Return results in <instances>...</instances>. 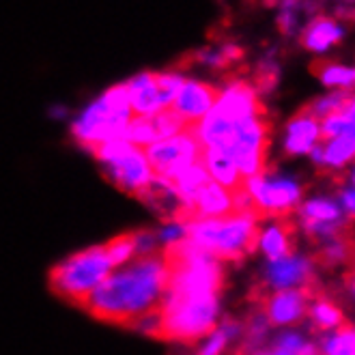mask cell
Here are the masks:
<instances>
[{"label":"cell","mask_w":355,"mask_h":355,"mask_svg":"<svg viewBox=\"0 0 355 355\" xmlns=\"http://www.w3.org/2000/svg\"><path fill=\"white\" fill-rule=\"evenodd\" d=\"M103 175H106L119 190H123L125 194H130L134 198H138L144 187L155 179L147 151L140 147H134L128 155L119 157L112 164H103Z\"/></svg>","instance_id":"obj_10"},{"label":"cell","mask_w":355,"mask_h":355,"mask_svg":"<svg viewBox=\"0 0 355 355\" xmlns=\"http://www.w3.org/2000/svg\"><path fill=\"white\" fill-rule=\"evenodd\" d=\"M355 157V138L338 136L325 147V166L331 171L345 168V166Z\"/></svg>","instance_id":"obj_26"},{"label":"cell","mask_w":355,"mask_h":355,"mask_svg":"<svg viewBox=\"0 0 355 355\" xmlns=\"http://www.w3.org/2000/svg\"><path fill=\"white\" fill-rule=\"evenodd\" d=\"M310 323H312V331L315 334H323L329 329H340L343 325H347L349 321L345 319L343 310L334 304L325 293H321L310 306Z\"/></svg>","instance_id":"obj_18"},{"label":"cell","mask_w":355,"mask_h":355,"mask_svg":"<svg viewBox=\"0 0 355 355\" xmlns=\"http://www.w3.org/2000/svg\"><path fill=\"white\" fill-rule=\"evenodd\" d=\"M306 345L308 343L302 336H297V334H282V336H278V340H276L278 349H284V351L293 353V355H302Z\"/></svg>","instance_id":"obj_32"},{"label":"cell","mask_w":355,"mask_h":355,"mask_svg":"<svg viewBox=\"0 0 355 355\" xmlns=\"http://www.w3.org/2000/svg\"><path fill=\"white\" fill-rule=\"evenodd\" d=\"M338 17H345V19H355V9H345V7H340V9H338Z\"/></svg>","instance_id":"obj_37"},{"label":"cell","mask_w":355,"mask_h":355,"mask_svg":"<svg viewBox=\"0 0 355 355\" xmlns=\"http://www.w3.org/2000/svg\"><path fill=\"white\" fill-rule=\"evenodd\" d=\"M211 112L231 123H241L248 119L269 114L267 108L263 106V101L259 99V91L254 89V85L243 80L231 82V87L222 91V97Z\"/></svg>","instance_id":"obj_11"},{"label":"cell","mask_w":355,"mask_h":355,"mask_svg":"<svg viewBox=\"0 0 355 355\" xmlns=\"http://www.w3.org/2000/svg\"><path fill=\"white\" fill-rule=\"evenodd\" d=\"M209 183H211V175H209L205 162H198V164L190 166V168H187L173 185L179 192V196L185 200V205H192Z\"/></svg>","instance_id":"obj_20"},{"label":"cell","mask_w":355,"mask_h":355,"mask_svg":"<svg viewBox=\"0 0 355 355\" xmlns=\"http://www.w3.org/2000/svg\"><path fill=\"white\" fill-rule=\"evenodd\" d=\"M194 125L187 132L179 134V136L159 140V142H155V144H151V147L144 149V151H147L151 168H153V175L157 179L175 183L187 168H190V166L202 162V155H205L207 147L198 138Z\"/></svg>","instance_id":"obj_5"},{"label":"cell","mask_w":355,"mask_h":355,"mask_svg":"<svg viewBox=\"0 0 355 355\" xmlns=\"http://www.w3.org/2000/svg\"><path fill=\"white\" fill-rule=\"evenodd\" d=\"M340 200H343V207L347 209V216L355 222V187L353 190L340 192Z\"/></svg>","instance_id":"obj_34"},{"label":"cell","mask_w":355,"mask_h":355,"mask_svg":"<svg viewBox=\"0 0 355 355\" xmlns=\"http://www.w3.org/2000/svg\"><path fill=\"white\" fill-rule=\"evenodd\" d=\"M151 121H153V128H155V134H157V142L166 140V138H173V136H179V134H183V132H187L192 128V123L185 121L175 108L159 110L157 114L151 116Z\"/></svg>","instance_id":"obj_25"},{"label":"cell","mask_w":355,"mask_h":355,"mask_svg":"<svg viewBox=\"0 0 355 355\" xmlns=\"http://www.w3.org/2000/svg\"><path fill=\"white\" fill-rule=\"evenodd\" d=\"M171 271L159 250L151 257H138L132 265L110 274L80 308L97 321L134 329L140 319L162 310Z\"/></svg>","instance_id":"obj_1"},{"label":"cell","mask_w":355,"mask_h":355,"mask_svg":"<svg viewBox=\"0 0 355 355\" xmlns=\"http://www.w3.org/2000/svg\"><path fill=\"white\" fill-rule=\"evenodd\" d=\"M220 297H194L162 304V325L157 329L159 340H175L194 345L218 329Z\"/></svg>","instance_id":"obj_4"},{"label":"cell","mask_w":355,"mask_h":355,"mask_svg":"<svg viewBox=\"0 0 355 355\" xmlns=\"http://www.w3.org/2000/svg\"><path fill=\"white\" fill-rule=\"evenodd\" d=\"M321 138L319 121L308 114L304 108L288 121V138H286V155H302L315 149V142Z\"/></svg>","instance_id":"obj_16"},{"label":"cell","mask_w":355,"mask_h":355,"mask_svg":"<svg viewBox=\"0 0 355 355\" xmlns=\"http://www.w3.org/2000/svg\"><path fill=\"white\" fill-rule=\"evenodd\" d=\"M202 162L207 166L209 175H211V179L216 183H220L222 187H226L231 194H239V192L248 190V179L239 171L235 159L226 151H222L218 147H207Z\"/></svg>","instance_id":"obj_13"},{"label":"cell","mask_w":355,"mask_h":355,"mask_svg":"<svg viewBox=\"0 0 355 355\" xmlns=\"http://www.w3.org/2000/svg\"><path fill=\"white\" fill-rule=\"evenodd\" d=\"M347 265H349V269H355V243H353V248H351V254H349Z\"/></svg>","instance_id":"obj_38"},{"label":"cell","mask_w":355,"mask_h":355,"mask_svg":"<svg viewBox=\"0 0 355 355\" xmlns=\"http://www.w3.org/2000/svg\"><path fill=\"white\" fill-rule=\"evenodd\" d=\"M276 24H278V31L282 35H293L295 31V24H297V17L293 11H282L276 19Z\"/></svg>","instance_id":"obj_33"},{"label":"cell","mask_w":355,"mask_h":355,"mask_svg":"<svg viewBox=\"0 0 355 355\" xmlns=\"http://www.w3.org/2000/svg\"><path fill=\"white\" fill-rule=\"evenodd\" d=\"M128 87L132 93L134 116H153L164 110L157 91V73H140L128 82Z\"/></svg>","instance_id":"obj_17"},{"label":"cell","mask_w":355,"mask_h":355,"mask_svg":"<svg viewBox=\"0 0 355 355\" xmlns=\"http://www.w3.org/2000/svg\"><path fill=\"white\" fill-rule=\"evenodd\" d=\"M280 5L284 7V11H293L295 7L302 5V0H280Z\"/></svg>","instance_id":"obj_36"},{"label":"cell","mask_w":355,"mask_h":355,"mask_svg":"<svg viewBox=\"0 0 355 355\" xmlns=\"http://www.w3.org/2000/svg\"><path fill=\"white\" fill-rule=\"evenodd\" d=\"M254 89L259 93H269L274 91V87L278 85V67L274 65V62L269 60H263L259 69H257V76H254Z\"/></svg>","instance_id":"obj_30"},{"label":"cell","mask_w":355,"mask_h":355,"mask_svg":"<svg viewBox=\"0 0 355 355\" xmlns=\"http://www.w3.org/2000/svg\"><path fill=\"white\" fill-rule=\"evenodd\" d=\"M183 85H185V80L177 73H157V91H159V99L164 108L173 106Z\"/></svg>","instance_id":"obj_29"},{"label":"cell","mask_w":355,"mask_h":355,"mask_svg":"<svg viewBox=\"0 0 355 355\" xmlns=\"http://www.w3.org/2000/svg\"><path fill=\"white\" fill-rule=\"evenodd\" d=\"M248 192L254 198L263 220L291 216L302 198V187L291 179L274 177V168L248 179Z\"/></svg>","instance_id":"obj_6"},{"label":"cell","mask_w":355,"mask_h":355,"mask_svg":"<svg viewBox=\"0 0 355 355\" xmlns=\"http://www.w3.org/2000/svg\"><path fill=\"white\" fill-rule=\"evenodd\" d=\"M106 248V254L112 267H121L128 261H134L138 254V239H136V231L132 233H123L112 237L108 243H103Z\"/></svg>","instance_id":"obj_24"},{"label":"cell","mask_w":355,"mask_h":355,"mask_svg":"<svg viewBox=\"0 0 355 355\" xmlns=\"http://www.w3.org/2000/svg\"><path fill=\"white\" fill-rule=\"evenodd\" d=\"M300 220L302 224H331V222H345L351 220L343 214V209L331 200H310L300 207Z\"/></svg>","instance_id":"obj_21"},{"label":"cell","mask_w":355,"mask_h":355,"mask_svg":"<svg viewBox=\"0 0 355 355\" xmlns=\"http://www.w3.org/2000/svg\"><path fill=\"white\" fill-rule=\"evenodd\" d=\"M349 112H353V114H355V97H353V101H351V106H349Z\"/></svg>","instance_id":"obj_39"},{"label":"cell","mask_w":355,"mask_h":355,"mask_svg":"<svg viewBox=\"0 0 355 355\" xmlns=\"http://www.w3.org/2000/svg\"><path fill=\"white\" fill-rule=\"evenodd\" d=\"M125 140H130L140 149H147L151 144H155L157 134H155L151 116H134L128 128V134H125Z\"/></svg>","instance_id":"obj_28"},{"label":"cell","mask_w":355,"mask_h":355,"mask_svg":"<svg viewBox=\"0 0 355 355\" xmlns=\"http://www.w3.org/2000/svg\"><path fill=\"white\" fill-rule=\"evenodd\" d=\"M317 276H315V263L312 259H300V257H288V259H280V261H269V265L263 271V280L252 286L250 291V297L254 302H261L269 295L271 291H286V288H302V286H310L317 284Z\"/></svg>","instance_id":"obj_9"},{"label":"cell","mask_w":355,"mask_h":355,"mask_svg":"<svg viewBox=\"0 0 355 355\" xmlns=\"http://www.w3.org/2000/svg\"><path fill=\"white\" fill-rule=\"evenodd\" d=\"M323 293L321 284H310L302 288L274 291L257 304L265 312L269 325H295L310 317V306Z\"/></svg>","instance_id":"obj_8"},{"label":"cell","mask_w":355,"mask_h":355,"mask_svg":"<svg viewBox=\"0 0 355 355\" xmlns=\"http://www.w3.org/2000/svg\"><path fill=\"white\" fill-rule=\"evenodd\" d=\"M112 265L106 248L93 245L67 257L48 274V286L54 295L69 304L82 306L93 291L110 276Z\"/></svg>","instance_id":"obj_3"},{"label":"cell","mask_w":355,"mask_h":355,"mask_svg":"<svg viewBox=\"0 0 355 355\" xmlns=\"http://www.w3.org/2000/svg\"><path fill=\"white\" fill-rule=\"evenodd\" d=\"M312 71H315L325 87H343L345 91L355 89V69L353 67H343L336 62H312Z\"/></svg>","instance_id":"obj_22"},{"label":"cell","mask_w":355,"mask_h":355,"mask_svg":"<svg viewBox=\"0 0 355 355\" xmlns=\"http://www.w3.org/2000/svg\"><path fill=\"white\" fill-rule=\"evenodd\" d=\"M190 211H192V222L226 218V216L235 214V198H233L231 192L226 190V187H222L220 183L211 181L196 196V200L190 205Z\"/></svg>","instance_id":"obj_15"},{"label":"cell","mask_w":355,"mask_h":355,"mask_svg":"<svg viewBox=\"0 0 355 355\" xmlns=\"http://www.w3.org/2000/svg\"><path fill=\"white\" fill-rule=\"evenodd\" d=\"M263 222L254 214H233L226 218L196 220L185 226L187 237L196 245L207 250L209 254L226 265H241L243 259L257 252L263 241Z\"/></svg>","instance_id":"obj_2"},{"label":"cell","mask_w":355,"mask_h":355,"mask_svg":"<svg viewBox=\"0 0 355 355\" xmlns=\"http://www.w3.org/2000/svg\"><path fill=\"white\" fill-rule=\"evenodd\" d=\"M228 343H231V336H228L222 327H218L211 336L205 340V345L196 351V355H224Z\"/></svg>","instance_id":"obj_31"},{"label":"cell","mask_w":355,"mask_h":355,"mask_svg":"<svg viewBox=\"0 0 355 355\" xmlns=\"http://www.w3.org/2000/svg\"><path fill=\"white\" fill-rule=\"evenodd\" d=\"M134 116H121L114 114L101 97L93 103L89 110L80 114V119L73 123L71 134L85 149H91L95 144L121 140L128 134V128Z\"/></svg>","instance_id":"obj_7"},{"label":"cell","mask_w":355,"mask_h":355,"mask_svg":"<svg viewBox=\"0 0 355 355\" xmlns=\"http://www.w3.org/2000/svg\"><path fill=\"white\" fill-rule=\"evenodd\" d=\"M353 185H355V173H353Z\"/></svg>","instance_id":"obj_40"},{"label":"cell","mask_w":355,"mask_h":355,"mask_svg":"<svg viewBox=\"0 0 355 355\" xmlns=\"http://www.w3.org/2000/svg\"><path fill=\"white\" fill-rule=\"evenodd\" d=\"M297 224L293 216L278 218L271 224L267 231H263V252L267 254L269 261H280L295 257V248H297Z\"/></svg>","instance_id":"obj_14"},{"label":"cell","mask_w":355,"mask_h":355,"mask_svg":"<svg viewBox=\"0 0 355 355\" xmlns=\"http://www.w3.org/2000/svg\"><path fill=\"white\" fill-rule=\"evenodd\" d=\"M343 282H345V288L355 297V269H349L347 271V274L343 276Z\"/></svg>","instance_id":"obj_35"},{"label":"cell","mask_w":355,"mask_h":355,"mask_svg":"<svg viewBox=\"0 0 355 355\" xmlns=\"http://www.w3.org/2000/svg\"><path fill=\"white\" fill-rule=\"evenodd\" d=\"M220 97H222V91L218 87L205 85V82H196V80H185L179 97L175 99L171 108H175L185 121H190L194 125V123H200L216 108Z\"/></svg>","instance_id":"obj_12"},{"label":"cell","mask_w":355,"mask_h":355,"mask_svg":"<svg viewBox=\"0 0 355 355\" xmlns=\"http://www.w3.org/2000/svg\"><path fill=\"white\" fill-rule=\"evenodd\" d=\"M343 37L340 26L329 17H317L315 22L308 24V28L302 35V46L315 52H325L331 44Z\"/></svg>","instance_id":"obj_19"},{"label":"cell","mask_w":355,"mask_h":355,"mask_svg":"<svg viewBox=\"0 0 355 355\" xmlns=\"http://www.w3.org/2000/svg\"><path fill=\"white\" fill-rule=\"evenodd\" d=\"M351 101H353V97L349 95V91H338V93H331L327 97H321L317 101L308 103V106H304V110L315 116L317 121H325L327 116L347 112Z\"/></svg>","instance_id":"obj_23"},{"label":"cell","mask_w":355,"mask_h":355,"mask_svg":"<svg viewBox=\"0 0 355 355\" xmlns=\"http://www.w3.org/2000/svg\"><path fill=\"white\" fill-rule=\"evenodd\" d=\"M325 355H355V327L351 323L336 329L331 336L323 338Z\"/></svg>","instance_id":"obj_27"}]
</instances>
